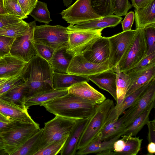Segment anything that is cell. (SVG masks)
Masks as SVG:
<instances>
[{"label":"cell","instance_id":"43","mask_svg":"<svg viewBox=\"0 0 155 155\" xmlns=\"http://www.w3.org/2000/svg\"><path fill=\"white\" fill-rule=\"evenodd\" d=\"M15 38L0 35V58L10 54Z\"/></svg>","mask_w":155,"mask_h":155},{"label":"cell","instance_id":"41","mask_svg":"<svg viewBox=\"0 0 155 155\" xmlns=\"http://www.w3.org/2000/svg\"><path fill=\"white\" fill-rule=\"evenodd\" d=\"M114 14L118 16H125L133 6L128 0H113Z\"/></svg>","mask_w":155,"mask_h":155},{"label":"cell","instance_id":"32","mask_svg":"<svg viewBox=\"0 0 155 155\" xmlns=\"http://www.w3.org/2000/svg\"><path fill=\"white\" fill-rule=\"evenodd\" d=\"M114 71L116 74V84L117 102L116 105L119 104L123 100L130 82L129 76L120 70L118 64L116 66Z\"/></svg>","mask_w":155,"mask_h":155},{"label":"cell","instance_id":"47","mask_svg":"<svg viewBox=\"0 0 155 155\" xmlns=\"http://www.w3.org/2000/svg\"><path fill=\"white\" fill-rule=\"evenodd\" d=\"M22 20L8 14H0V28L18 22Z\"/></svg>","mask_w":155,"mask_h":155},{"label":"cell","instance_id":"36","mask_svg":"<svg viewBox=\"0 0 155 155\" xmlns=\"http://www.w3.org/2000/svg\"><path fill=\"white\" fill-rule=\"evenodd\" d=\"M92 8L103 17L114 14L113 0H91Z\"/></svg>","mask_w":155,"mask_h":155},{"label":"cell","instance_id":"3","mask_svg":"<svg viewBox=\"0 0 155 155\" xmlns=\"http://www.w3.org/2000/svg\"><path fill=\"white\" fill-rule=\"evenodd\" d=\"M114 106L113 100L110 99H106L97 105L81 136L77 150L86 146L97 137L103 128L110 110Z\"/></svg>","mask_w":155,"mask_h":155},{"label":"cell","instance_id":"49","mask_svg":"<svg viewBox=\"0 0 155 155\" xmlns=\"http://www.w3.org/2000/svg\"><path fill=\"white\" fill-rule=\"evenodd\" d=\"M21 123L14 120L8 122L0 121V133L11 130Z\"/></svg>","mask_w":155,"mask_h":155},{"label":"cell","instance_id":"12","mask_svg":"<svg viewBox=\"0 0 155 155\" xmlns=\"http://www.w3.org/2000/svg\"><path fill=\"white\" fill-rule=\"evenodd\" d=\"M108 60L95 63L86 59L83 55H74L68 69L67 73L87 77L109 69Z\"/></svg>","mask_w":155,"mask_h":155},{"label":"cell","instance_id":"15","mask_svg":"<svg viewBox=\"0 0 155 155\" xmlns=\"http://www.w3.org/2000/svg\"><path fill=\"white\" fill-rule=\"evenodd\" d=\"M110 44L108 37L101 36L96 40L90 49L83 55L88 61L101 63L108 60Z\"/></svg>","mask_w":155,"mask_h":155},{"label":"cell","instance_id":"39","mask_svg":"<svg viewBox=\"0 0 155 155\" xmlns=\"http://www.w3.org/2000/svg\"><path fill=\"white\" fill-rule=\"evenodd\" d=\"M147 47V55L155 51V24H151L143 28Z\"/></svg>","mask_w":155,"mask_h":155},{"label":"cell","instance_id":"44","mask_svg":"<svg viewBox=\"0 0 155 155\" xmlns=\"http://www.w3.org/2000/svg\"><path fill=\"white\" fill-rule=\"evenodd\" d=\"M21 73V72L18 75L10 78L0 86V97L8 91L20 81L22 79Z\"/></svg>","mask_w":155,"mask_h":155},{"label":"cell","instance_id":"29","mask_svg":"<svg viewBox=\"0 0 155 155\" xmlns=\"http://www.w3.org/2000/svg\"><path fill=\"white\" fill-rule=\"evenodd\" d=\"M89 81L87 77L68 73H53V84L54 89L68 88L77 83Z\"/></svg>","mask_w":155,"mask_h":155},{"label":"cell","instance_id":"30","mask_svg":"<svg viewBox=\"0 0 155 155\" xmlns=\"http://www.w3.org/2000/svg\"><path fill=\"white\" fill-rule=\"evenodd\" d=\"M26 93V85L22 79L18 84L0 97V98L19 106L26 107L25 104Z\"/></svg>","mask_w":155,"mask_h":155},{"label":"cell","instance_id":"57","mask_svg":"<svg viewBox=\"0 0 155 155\" xmlns=\"http://www.w3.org/2000/svg\"></svg>","mask_w":155,"mask_h":155},{"label":"cell","instance_id":"9","mask_svg":"<svg viewBox=\"0 0 155 155\" xmlns=\"http://www.w3.org/2000/svg\"><path fill=\"white\" fill-rule=\"evenodd\" d=\"M136 32L130 48L118 64L120 70L126 73L147 55V47L143 28L136 29Z\"/></svg>","mask_w":155,"mask_h":155},{"label":"cell","instance_id":"51","mask_svg":"<svg viewBox=\"0 0 155 155\" xmlns=\"http://www.w3.org/2000/svg\"><path fill=\"white\" fill-rule=\"evenodd\" d=\"M148 154L153 155L155 153V143L150 142L149 143L147 146Z\"/></svg>","mask_w":155,"mask_h":155},{"label":"cell","instance_id":"24","mask_svg":"<svg viewBox=\"0 0 155 155\" xmlns=\"http://www.w3.org/2000/svg\"><path fill=\"white\" fill-rule=\"evenodd\" d=\"M123 18L116 15H111L101 18L85 21L74 25L78 28L98 30L108 27H114L121 23Z\"/></svg>","mask_w":155,"mask_h":155},{"label":"cell","instance_id":"13","mask_svg":"<svg viewBox=\"0 0 155 155\" xmlns=\"http://www.w3.org/2000/svg\"><path fill=\"white\" fill-rule=\"evenodd\" d=\"M114 143L110 155H136L140 150L143 139L124 134Z\"/></svg>","mask_w":155,"mask_h":155},{"label":"cell","instance_id":"4","mask_svg":"<svg viewBox=\"0 0 155 155\" xmlns=\"http://www.w3.org/2000/svg\"><path fill=\"white\" fill-rule=\"evenodd\" d=\"M67 28L68 35L67 50L74 56L83 55L88 51L96 40L101 36L103 30L80 28L71 24Z\"/></svg>","mask_w":155,"mask_h":155},{"label":"cell","instance_id":"8","mask_svg":"<svg viewBox=\"0 0 155 155\" xmlns=\"http://www.w3.org/2000/svg\"><path fill=\"white\" fill-rule=\"evenodd\" d=\"M136 31V29L123 31L108 37L110 44L108 59L109 69L114 71L116 66L124 57L130 48Z\"/></svg>","mask_w":155,"mask_h":155},{"label":"cell","instance_id":"20","mask_svg":"<svg viewBox=\"0 0 155 155\" xmlns=\"http://www.w3.org/2000/svg\"><path fill=\"white\" fill-rule=\"evenodd\" d=\"M90 117L78 120L60 153L61 155H75L79 140Z\"/></svg>","mask_w":155,"mask_h":155},{"label":"cell","instance_id":"50","mask_svg":"<svg viewBox=\"0 0 155 155\" xmlns=\"http://www.w3.org/2000/svg\"><path fill=\"white\" fill-rule=\"evenodd\" d=\"M152 0H131L132 5L135 9L143 8L146 6Z\"/></svg>","mask_w":155,"mask_h":155},{"label":"cell","instance_id":"54","mask_svg":"<svg viewBox=\"0 0 155 155\" xmlns=\"http://www.w3.org/2000/svg\"><path fill=\"white\" fill-rule=\"evenodd\" d=\"M5 154H7L4 150L2 140L0 136V155H4Z\"/></svg>","mask_w":155,"mask_h":155},{"label":"cell","instance_id":"21","mask_svg":"<svg viewBox=\"0 0 155 155\" xmlns=\"http://www.w3.org/2000/svg\"><path fill=\"white\" fill-rule=\"evenodd\" d=\"M133 105L125 110L124 115L116 121L110 122L105 124L97 137L101 140H108L118 135L121 136L125 127L124 123L133 109Z\"/></svg>","mask_w":155,"mask_h":155},{"label":"cell","instance_id":"18","mask_svg":"<svg viewBox=\"0 0 155 155\" xmlns=\"http://www.w3.org/2000/svg\"><path fill=\"white\" fill-rule=\"evenodd\" d=\"M87 78L100 88L109 92L117 102L116 74L114 70L109 69Z\"/></svg>","mask_w":155,"mask_h":155},{"label":"cell","instance_id":"40","mask_svg":"<svg viewBox=\"0 0 155 155\" xmlns=\"http://www.w3.org/2000/svg\"><path fill=\"white\" fill-rule=\"evenodd\" d=\"M155 64V51L146 56L135 66L126 73L139 71Z\"/></svg>","mask_w":155,"mask_h":155},{"label":"cell","instance_id":"42","mask_svg":"<svg viewBox=\"0 0 155 155\" xmlns=\"http://www.w3.org/2000/svg\"><path fill=\"white\" fill-rule=\"evenodd\" d=\"M33 43L37 54L50 63L55 50L45 45Z\"/></svg>","mask_w":155,"mask_h":155},{"label":"cell","instance_id":"46","mask_svg":"<svg viewBox=\"0 0 155 155\" xmlns=\"http://www.w3.org/2000/svg\"><path fill=\"white\" fill-rule=\"evenodd\" d=\"M134 19V12L131 11L127 13L124 20L121 22L123 31L131 30Z\"/></svg>","mask_w":155,"mask_h":155},{"label":"cell","instance_id":"33","mask_svg":"<svg viewBox=\"0 0 155 155\" xmlns=\"http://www.w3.org/2000/svg\"><path fill=\"white\" fill-rule=\"evenodd\" d=\"M42 128L29 138L13 155H35L39 150Z\"/></svg>","mask_w":155,"mask_h":155},{"label":"cell","instance_id":"25","mask_svg":"<svg viewBox=\"0 0 155 155\" xmlns=\"http://www.w3.org/2000/svg\"><path fill=\"white\" fill-rule=\"evenodd\" d=\"M68 93V88L53 89L41 92L26 98L25 106L28 108L32 106L39 105L64 95Z\"/></svg>","mask_w":155,"mask_h":155},{"label":"cell","instance_id":"53","mask_svg":"<svg viewBox=\"0 0 155 155\" xmlns=\"http://www.w3.org/2000/svg\"><path fill=\"white\" fill-rule=\"evenodd\" d=\"M7 14L3 5V0H0V14Z\"/></svg>","mask_w":155,"mask_h":155},{"label":"cell","instance_id":"48","mask_svg":"<svg viewBox=\"0 0 155 155\" xmlns=\"http://www.w3.org/2000/svg\"><path fill=\"white\" fill-rule=\"evenodd\" d=\"M146 124L148 127L147 139L149 143H155V119L152 120H149L147 122Z\"/></svg>","mask_w":155,"mask_h":155},{"label":"cell","instance_id":"28","mask_svg":"<svg viewBox=\"0 0 155 155\" xmlns=\"http://www.w3.org/2000/svg\"><path fill=\"white\" fill-rule=\"evenodd\" d=\"M121 136L119 135L108 140H101L96 137L86 146L77 151L75 155H83L91 153L97 155L111 149L114 142Z\"/></svg>","mask_w":155,"mask_h":155},{"label":"cell","instance_id":"16","mask_svg":"<svg viewBox=\"0 0 155 155\" xmlns=\"http://www.w3.org/2000/svg\"><path fill=\"white\" fill-rule=\"evenodd\" d=\"M68 89V93L96 104H101L106 99L104 94L91 86L86 81L77 83Z\"/></svg>","mask_w":155,"mask_h":155},{"label":"cell","instance_id":"19","mask_svg":"<svg viewBox=\"0 0 155 155\" xmlns=\"http://www.w3.org/2000/svg\"><path fill=\"white\" fill-rule=\"evenodd\" d=\"M28 109L0 98V112L3 115L21 123H36L28 114Z\"/></svg>","mask_w":155,"mask_h":155},{"label":"cell","instance_id":"34","mask_svg":"<svg viewBox=\"0 0 155 155\" xmlns=\"http://www.w3.org/2000/svg\"><path fill=\"white\" fill-rule=\"evenodd\" d=\"M29 28V23L22 20L0 28V35L15 38L26 34Z\"/></svg>","mask_w":155,"mask_h":155},{"label":"cell","instance_id":"22","mask_svg":"<svg viewBox=\"0 0 155 155\" xmlns=\"http://www.w3.org/2000/svg\"><path fill=\"white\" fill-rule=\"evenodd\" d=\"M26 62L10 54L0 58V78H9L20 73Z\"/></svg>","mask_w":155,"mask_h":155},{"label":"cell","instance_id":"23","mask_svg":"<svg viewBox=\"0 0 155 155\" xmlns=\"http://www.w3.org/2000/svg\"><path fill=\"white\" fill-rule=\"evenodd\" d=\"M127 74L130 76V82L125 97L155 78V64L139 71Z\"/></svg>","mask_w":155,"mask_h":155},{"label":"cell","instance_id":"7","mask_svg":"<svg viewBox=\"0 0 155 155\" xmlns=\"http://www.w3.org/2000/svg\"><path fill=\"white\" fill-rule=\"evenodd\" d=\"M78 120L56 115L45 123L39 150L54 141L68 137Z\"/></svg>","mask_w":155,"mask_h":155},{"label":"cell","instance_id":"17","mask_svg":"<svg viewBox=\"0 0 155 155\" xmlns=\"http://www.w3.org/2000/svg\"><path fill=\"white\" fill-rule=\"evenodd\" d=\"M152 81L125 97L119 104L114 106L110 110L104 125L110 122L117 120L125 110L134 104L148 87Z\"/></svg>","mask_w":155,"mask_h":155},{"label":"cell","instance_id":"11","mask_svg":"<svg viewBox=\"0 0 155 155\" xmlns=\"http://www.w3.org/2000/svg\"><path fill=\"white\" fill-rule=\"evenodd\" d=\"M28 23L29 31L26 34L15 38L10 52L11 55L26 63L37 54L33 41L35 21Z\"/></svg>","mask_w":155,"mask_h":155},{"label":"cell","instance_id":"2","mask_svg":"<svg viewBox=\"0 0 155 155\" xmlns=\"http://www.w3.org/2000/svg\"><path fill=\"white\" fill-rule=\"evenodd\" d=\"M98 105L68 93L41 106L55 116L80 120L91 117Z\"/></svg>","mask_w":155,"mask_h":155},{"label":"cell","instance_id":"52","mask_svg":"<svg viewBox=\"0 0 155 155\" xmlns=\"http://www.w3.org/2000/svg\"><path fill=\"white\" fill-rule=\"evenodd\" d=\"M14 120L9 117H6L0 112V121L8 122Z\"/></svg>","mask_w":155,"mask_h":155},{"label":"cell","instance_id":"1","mask_svg":"<svg viewBox=\"0 0 155 155\" xmlns=\"http://www.w3.org/2000/svg\"><path fill=\"white\" fill-rule=\"evenodd\" d=\"M53 73L50 64L38 54L26 63L21 73L26 85V98L54 89Z\"/></svg>","mask_w":155,"mask_h":155},{"label":"cell","instance_id":"27","mask_svg":"<svg viewBox=\"0 0 155 155\" xmlns=\"http://www.w3.org/2000/svg\"><path fill=\"white\" fill-rule=\"evenodd\" d=\"M66 47L55 50L50 63L54 72L67 73L69 66L74 55L67 51Z\"/></svg>","mask_w":155,"mask_h":155},{"label":"cell","instance_id":"10","mask_svg":"<svg viewBox=\"0 0 155 155\" xmlns=\"http://www.w3.org/2000/svg\"><path fill=\"white\" fill-rule=\"evenodd\" d=\"M61 14L68 23L73 25L102 17L92 8L91 0H77Z\"/></svg>","mask_w":155,"mask_h":155},{"label":"cell","instance_id":"38","mask_svg":"<svg viewBox=\"0 0 155 155\" xmlns=\"http://www.w3.org/2000/svg\"><path fill=\"white\" fill-rule=\"evenodd\" d=\"M68 137L56 140L39 150L35 155H56L60 153Z\"/></svg>","mask_w":155,"mask_h":155},{"label":"cell","instance_id":"55","mask_svg":"<svg viewBox=\"0 0 155 155\" xmlns=\"http://www.w3.org/2000/svg\"><path fill=\"white\" fill-rule=\"evenodd\" d=\"M62 1L64 5L67 7L71 5L73 0H62Z\"/></svg>","mask_w":155,"mask_h":155},{"label":"cell","instance_id":"35","mask_svg":"<svg viewBox=\"0 0 155 155\" xmlns=\"http://www.w3.org/2000/svg\"><path fill=\"white\" fill-rule=\"evenodd\" d=\"M50 14L47 4L38 1L29 15L33 17L35 21L47 24L52 21L50 18Z\"/></svg>","mask_w":155,"mask_h":155},{"label":"cell","instance_id":"31","mask_svg":"<svg viewBox=\"0 0 155 155\" xmlns=\"http://www.w3.org/2000/svg\"><path fill=\"white\" fill-rule=\"evenodd\" d=\"M155 101H153L141 114L135 119L131 124L125 127L123 135L136 136L149 120L152 110L155 107Z\"/></svg>","mask_w":155,"mask_h":155},{"label":"cell","instance_id":"14","mask_svg":"<svg viewBox=\"0 0 155 155\" xmlns=\"http://www.w3.org/2000/svg\"><path fill=\"white\" fill-rule=\"evenodd\" d=\"M155 101V78L133 104L132 110L127 117L124 124L126 127L130 125L134 120L142 113L154 101Z\"/></svg>","mask_w":155,"mask_h":155},{"label":"cell","instance_id":"6","mask_svg":"<svg viewBox=\"0 0 155 155\" xmlns=\"http://www.w3.org/2000/svg\"><path fill=\"white\" fill-rule=\"evenodd\" d=\"M33 42L51 47L56 50L67 47L68 35L67 27L47 24L36 25L34 30Z\"/></svg>","mask_w":155,"mask_h":155},{"label":"cell","instance_id":"45","mask_svg":"<svg viewBox=\"0 0 155 155\" xmlns=\"http://www.w3.org/2000/svg\"><path fill=\"white\" fill-rule=\"evenodd\" d=\"M26 16L29 15L35 7L38 0H18Z\"/></svg>","mask_w":155,"mask_h":155},{"label":"cell","instance_id":"58","mask_svg":"<svg viewBox=\"0 0 155 155\" xmlns=\"http://www.w3.org/2000/svg\"></svg>","mask_w":155,"mask_h":155},{"label":"cell","instance_id":"56","mask_svg":"<svg viewBox=\"0 0 155 155\" xmlns=\"http://www.w3.org/2000/svg\"><path fill=\"white\" fill-rule=\"evenodd\" d=\"M10 78H0V86L7 81Z\"/></svg>","mask_w":155,"mask_h":155},{"label":"cell","instance_id":"37","mask_svg":"<svg viewBox=\"0 0 155 155\" xmlns=\"http://www.w3.org/2000/svg\"><path fill=\"white\" fill-rule=\"evenodd\" d=\"M3 5L7 14L23 20L27 18L18 0H3Z\"/></svg>","mask_w":155,"mask_h":155},{"label":"cell","instance_id":"26","mask_svg":"<svg viewBox=\"0 0 155 155\" xmlns=\"http://www.w3.org/2000/svg\"><path fill=\"white\" fill-rule=\"evenodd\" d=\"M136 29L144 28L155 24V0H152L144 8L134 9Z\"/></svg>","mask_w":155,"mask_h":155},{"label":"cell","instance_id":"5","mask_svg":"<svg viewBox=\"0 0 155 155\" xmlns=\"http://www.w3.org/2000/svg\"><path fill=\"white\" fill-rule=\"evenodd\" d=\"M41 128L37 123H21L8 131L0 133L4 150L8 155H13L31 137Z\"/></svg>","mask_w":155,"mask_h":155}]
</instances>
